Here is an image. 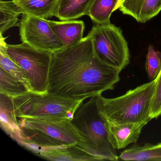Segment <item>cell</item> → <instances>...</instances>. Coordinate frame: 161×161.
I'll return each instance as SVG.
<instances>
[{
  "instance_id": "cell-1",
  "label": "cell",
  "mask_w": 161,
  "mask_h": 161,
  "mask_svg": "<svg viewBox=\"0 0 161 161\" xmlns=\"http://www.w3.org/2000/svg\"><path fill=\"white\" fill-rule=\"evenodd\" d=\"M120 72L97 57L88 34L78 44L52 53L47 92L85 100L113 90Z\"/></svg>"
},
{
  "instance_id": "cell-2",
  "label": "cell",
  "mask_w": 161,
  "mask_h": 161,
  "mask_svg": "<svg viewBox=\"0 0 161 161\" xmlns=\"http://www.w3.org/2000/svg\"><path fill=\"white\" fill-rule=\"evenodd\" d=\"M71 123L80 137L78 146L103 161L119 160L109 121L100 109L98 96L82 103L75 113Z\"/></svg>"
},
{
  "instance_id": "cell-3",
  "label": "cell",
  "mask_w": 161,
  "mask_h": 161,
  "mask_svg": "<svg viewBox=\"0 0 161 161\" xmlns=\"http://www.w3.org/2000/svg\"><path fill=\"white\" fill-rule=\"evenodd\" d=\"M18 143L35 153L43 149L79 145L80 138L68 118H21Z\"/></svg>"
},
{
  "instance_id": "cell-4",
  "label": "cell",
  "mask_w": 161,
  "mask_h": 161,
  "mask_svg": "<svg viewBox=\"0 0 161 161\" xmlns=\"http://www.w3.org/2000/svg\"><path fill=\"white\" fill-rule=\"evenodd\" d=\"M155 83L153 80L113 98L99 95L101 112L109 122L115 124L146 125L151 120Z\"/></svg>"
},
{
  "instance_id": "cell-5",
  "label": "cell",
  "mask_w": 161,
  "mask_h": 161,
  "mask_svg": "<svg viewBox=\"0 0 161 161\" xmlns=\"http://www.w3.org/2000/svg\"><path fill=\"white\" fill-rule=\"evenodd\" d=\"M84 101L32 91L13 97L15 113L19 118L59 117L72 119Z\"/></svg>"
},
{
  "instance_id": "cell-6",
  "label": "cell",
  "mask_w": 161,
  "mask_h": 161,
  "mask_svg": "<svg viewBox=\"0 0 161 161\" xmlns=\"http://www.w3.org/2000/svg\"><path fill=\"white\" fill-rule=\"evenodd\" d=\"M7 51L28 80L31 91L47 92L52 53L36 49L23 43L7 44Z\"/></svg>"
},
{
  "instance_id": "cell-7",
  "label": "cell",
  "mask_w": 161,
  "mask_h": 161,
  "mask_svg": "<svg viewBox=\"0 0 161 161\" xmlns=\"http://www.w3.org/2000/svg\"><path fill=\"white\" fill-rule=\"evenodd\" d=\"M88 34L95 54L103 63L120 71L130 64L128 43L120 28L111 23L97 24Z\"/></svg>"
},
{
  "instance_id": "cell-8",
  "label": "cell",
  "mask_w": 161,
  "mask_h": 161,
  "mask_svg": "<svg viewBox=\"0 0 161 161\" xmlns=\"http://www.w3.org/2000/svg\"><path fill=\"white\" fill-rule=\"evenodd\" d=\"M19 28L20 40L32 47L52 53L64 47L47 19L23 14Z\"/></svg>"
},
{
  "instance_id": "cell-9",
  "label": "cell",
  "mask_w": 161,
  "mask_h": 161,
  "mask_svg": "<svg viewBox=\"0 0 161 161\" xmlns=\"http://www.w3.org/2000/svg\"><path fill=\"white\" fill-rule=\"evenodd\" d=\"M35 153L43 159L50 161H103L101 158L89 154L76 144L43 149Z\"/></svg>"
},
{
  "instance_id": "cell-10",
  "label": "cell",
  "mask_w": 161,
  "mask_h": 161,
  "mask_svg": "<svg viewBox=\"0 0 161 161\" xmlns=\"http://www.w3.org/2000/svg\"><path fill=\"white\" fill-rule=\"evenodd\" d=\"M119 9L124 14L145 23L161 11V0H124Z\"/></svg>"
},
{
  "instance_id": "cell-11",
  "label": "cell",
  "mask_w": 161,
  "mask_h": 161,
  "mask_svg": "<svg viewBox=\"0 0 161 161\" xmlns=\"http://www.w3.org/2000/svg\"><path fill=\"white\" fill-rule=\"evenodd\" d=\"M47 21L64 47L74 46L83 39L85 26L82 20L56 21L47 19Z\"/></svg>"
},
{
  "instance_id": "cell-12",
  "label": "cell",
  "mask_w": 161,
  "mask_h": 161,
  "mask_svg": "<svg viewBox=\"0 0 161 161\" xmlns=\"http://www.w3.org/2000/svg\"><path fill=\"white\" fill-rule=\"evenodd\" d=\"M0 121L3 130L13 139H20L19 121L15 113L13 97L0 93Z\"/></svg>"
},
{
  "instance_id": "cell-13",
  "label": "cell",
  "mask_w": 161,
  "mask_h": 161,
  "mask_svg": "<svg viewBox=\"0 0 161 161\" xmlns=\"http://www.w3.org/2000/svg\"><path fill=\"white\" fill-rule=\"evenodd\" d=\"M109 123L113 144L116 149L124 148L130 144L136 143L145 126L143 124H117L109 121Z\"/></svg>"
},
{
  "instance_id": "cell-14",
  "label": "cell",
  "mask_w": 161,
  "mask_h": 161,
  "mask_svg": "<svg viewBox=\"0 0 161 161\" xmlns=\"http://www.w3.org/2000/svg\"><path fill=\"white\" fill-rule=\"evenodd\" d=\"M94 0H58L54 16L62 21L87 15Z\"/></svg>"
},
{
  "instance_id": "cell-15",
  "label": "cell",
  "mask_w": 161,
  "mask_h": 161,
  "mask_svg": "<svg viewBox=\"0 0 161 161\" xmlns=\"http://www.w3.org/2000/svg\"><path fill=\"white\" fill-rule=\"evenodd\" d=\"M23 14L47 19L54 16L58 0H13Z\"/></svg>"
},
{
  "instance_id": "cell-16",
  "label": "cell",
  "mask_w": 161,
  "mask_h": 161,
  "mask_svg": "<svg viewBox=\"0 0 161 161\" xmlns=\"http://www.w3.org/2000/svg\"><path fill=\"white\" fill-rule=\"evenodd\" d=\"M119 158L124 161H161V143L133 145L123 151Z\"/></svg>"
},
{
  "instance_id": "cell-17",
  "label": "cell",
  "mask_w": 161,
  "mask_h": 161,
  "mask_svg": "<svg viewBox=\"0 0 161 161\" xmlns=\"http://www.w3.org/2000/svg\"><path fill=\"white\" fill-rule=\"evenodd\" d=\"M22 12L18 6L12 1H0V35L11 28L19 27L20 20L19 19Z\"/></svg>"
},
{
  "instance_id": "cell-18",
  "label": "cell",
  "mask_w": 161,
  "mask_h": 161,
  "mask_svg": "<svg viewBox=\"0 0 161 161\" xmlns=\"http://www.w3.org/2000/svg\"><path fill=\"white\" fill-rule=\"evenodd\" d=\"M119 0H94L87 16L97 24L110 23L113 12L117 9Z\"/></svg>"
},
{
  "instance_id": "cell-19",
  "label": "cell",
  "mask_w": 161,
  "mask_h": 161,
  "mask_svg": "<svg viewBox=\"0 0 161 161\" xmlns=\"http://www.w3.org/2000/svg\"><path fill=\"white\" fill-rule=\"evenodd\" d=\"M6 38L0 35V67L23 82L31 90L29 82L21 69L8 54Z\"/></svg>"
},
{
  "instance_id": "cell-20",
  "label": "cell",
  "mask_w": 161,
  "mask_h": 161,
  "mask_svg": "<svg viewBox=\"0 0 161 161\" xmlns=\"http://www.w3.org/2000/svg\"><path fill=\"white\" fill-rule=\"evenodd\" d=\"M29 91L23 82L0 67V93L14 97Z\"/></svg>"
},
{
  "instance_id": "cell-21",
  "label": "cell",
  "mask_w": 161,
  "mask_h": 161,
  "mask_svg": "<svg viewBox=\"0 0 161 161\" xmlns=\"http://www.w3.org/2000/svg\"><path fill=\"white\" fill-rule=\"evenodd\" d=\"M145 66L149 80H155L161 70V52L151 45L148 48Z\"/></svg>"
},
{
  "instance_id": "cell-22",
  "label": "cell",
  "mask_w": 161,
  "mask_h": 161,
  "mask_svg": "<svg viewBox=\"0 0 161 161\" xmlns=\"http://www.w3.org/2000/svg\"><path fill=\"white\" fill-rule=\"evenodd\" d=\"M155 89L151 112V120L161 116V70L155 78Z\"/></svg>"
}]
</instances>
